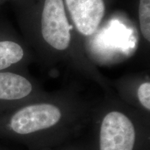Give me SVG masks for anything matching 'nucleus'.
I'll return each mask as SVG.
<instances>
[{"label": "nucleus", "mask_w": 150, "mask_h": 150, "mask_svg": "<svg viewBox=\"0 0 150 150\" xmlns=\"http://www.w3.org/2000/svg\"><path fill=\"white\" fill-rule=\"evenodd\" d=\"M136 131L123 112L113 110L103 118L99 131V150H133Z\"/></svg>", "instance_id": "1"}, {"label": "nucleus", "mask_w": 150, "mask_h": 150, "mask_svg": "<svg viewBox=\"0 0 150 150\" xmlns=\"http://www.w3.org/2000/svg\"><path fill=\"white\" fill-rule=\"evenodd\" d=\"M61 117V110L56 105L40 103L19 110L11 117L10 125L17 134L25 135L53 127Z\"/></svg>", "instance_id": "2"}, {"label": "nucleus", "mask_w": 150, "mask_h": 150, "mask_svg": "<svg viewBox=\"0 0 150 150\" xmlns=\"http://www.w3.org/2000/svg\"><path fill=\"white\" fill-rule=\"evenodd\" d=\"M70 29L63 0H45L41 18L45 40L56 50H66L70 43Z\"/></svg>", "instance_id": "3"}, {"label": "nucleus", "mask_w": 150, "mask_h": 150, "mask_svg": "<svg viewBox=\"0 0 150 150\" xmlns=\"http://www.w3.org/2000/svg\"><path fill=\"white\" fill-rule=\"evenodd\" d=\"M72 21L84 35L95 32L104 16L103 0H65Z\"/></svg>", "instance_id": "4"}, {"label": "nucleus", "mask_w": 150, "mask_h": 150, "mask_svg": "<svg viewBox=\"0 0 150 150\" xmlns=\"http://www.w3.org/2000/svg\"><path fill=\"white\" fill-rule=\"evenodd\" d=\"M31 91V83L24 76L11 72H0V99H20L28 96Z\"/></svg>", "instance_id": "5"}, {"label": "nucleus", "mask_w": 150, "mask_h": 150, "mask_svg": "<svg viewBox=\"0 0 150 150\" xmlns=\"http://www.w3.org/2000/svg\"><path fill=\"white\" fill-rule=\"evenodd\" d=\"M23 56V50L18 43L12 41L0 42V70L20 61Z\"/></svg>", "instance_id": "6"}, {"label": "nucleus", "mask_w": 150, "mask_h": 150, "mask_svg": "<svg viewBox=\"0 0 150 150\" xmlns=\"http://www.w3.org/2000/svg\"><path fill=\"white\" fill-rule=\"evenodd\" d=\"M139 20L143 37L150 40V0H140Z\"/></svg>", "instance_id": "7"}, {"label": "nucleus", "mask_w": 150, "mask_h": 150, "mask_svg": "<svg viewBox=\"0 0 150 150\" xmlns=\"http://www.w3.org/2000/svg\"><path fill=\"white\" fill-rule=\"evenodd\" d=\"M138 100L146 110H150V83L145 82L139 86L137 92Z\"/></svg>", "instance_id": "8"}]
</instances>
